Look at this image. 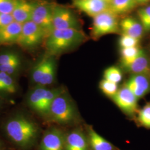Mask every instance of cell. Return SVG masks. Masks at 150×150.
<instances>
[{"label": "cell", "mask_w": 150, "mask_h": 150, "mask_svg": "<svg viewBox=\"0 0 150 150\" xmlns=\"http://www.w3.org/2000/svg\"><path fill=\"white\" fill-rule=\"evenodd\" d=\"M2 126L7 139L22 150L31 149L36 144L41 132L35 120L21 112L6 118Z\"/></svg>", "instance_id": "cell-1"}, {"label": "cell", "mask_w": 150, "mask_h": 150, "mask_svg": "<svg viewBox=\"0 0 150 150\" xmlns=\"http://www.w3.org/2000/svg\"><path fill=\"white\" fill-rule=\"evenodd\" d=\"M46 119L62 126L71 125L78 121L79 114L75 103L65 90L54 99Z\"/></svg>", "instance_id": "cell-2"}, {"label": "cell", "mask_w": 150, "mask_h": 150, "mask_svg": "<svg viewBox=\"0 0 150 150\" xmlns=\"http://www.w3.org/2000/svg\"><path fill=\"white\" fill-rule=\"evenodd\" d=\"M85 38L79 29L54 30L45 40L47 54L56 56L81 43Z\"/></svg>", "instance_id": "cell-3"}, {"label": "cell", "mask_w": 150, "mask_h": 150, "mask_svg": "<svg viewBox=\"0 0 150 150\" xmlns=\"http://www.w3.org/2000/svg\"><path fill=\"white\" fill-rule=\"evenodd\" d=\"M64 90L61 87L51 88L46 86H33L27 93L26 104L34 112L46 118L54 99Z\"/></svg>", "instance_id": "cell-4"}, {"label": "cell", "mask_w": 150, "mask_h": 150, "mask_svg": "<svg viewBox=\"0 0 150 150\" xmlns=\"http://www.w3.org/2000/svg\"><path fill=\"white\" fill-rule=\"evenodd\" d=\"M56 76L55 56L46 54L32 67L30 73L33 86H46L54 83Z\"/></svg>", "instance_id": "cell-5"}, {"label": "cell", "mask_w": 150, "mask_h": 150, "mask_svg": "<svg viewBox=\"0 0 150 150\" xmlns=\"http://www.w3.org/2000/svg\"><path fill=\"white\" fill-rule=\"evenodd\" d=\"M46 38V33L31 20L22 24L21 33L16 44L26 50L31 51L38 47Z\"/></svg>", "instance_id": "cell-6"}, {"label": "cell", "mask_w": 150, "mask_h": 150, "mask_svg": "<svg viewBox=\"0 0 150 150\" xmlns=\"http://www.w3.org/2000/svg\"><path fill=\"white\" fill-rule=\"evenodd\" d=\"M117 17L109 10L94 17L91 31L92 37L97 39L106 35L117 33L120 24Z\"/></svg>", "instance_id": "cell-7"}, {"label": "cell", "mask_w": 150, "mask_h": 150, "mask_svg": "<svg viewBox=\"0 0 150 150\" xmlns=\"http://www.w3.org/2000/svg\"><path fill=\"white\" fill-rule=\"evenodd\" d=\"M54 5L47 2H36L32 12L31 21L35 23L46 33L47 38L54 30Z\"/></svg>", "instance_id": "cell-8"}, {"label": "cell", "mask_w": 150, "mask_h": 150, "mask_svg": "<svg viewBox=\"0 0 150 150\" xmlns=\"http://www.w3.org/2000/svg\"><path fill=\"white\" fill-rule=\"evenodd\" d=\"M65 135L57 127L48 128L43 133L38 150H64Z\"/></svg>", "instance_id": "cell-9"}, {"label": "cell", "mask_w": 150, "mask_h": 150, "mask_svg": "<svg viewBox=\"0 0 150 150\" xmlns=\"http://www.w3.org/2000/svg\"><path fill=\"white\" fill-rule=\"evenodd\" d=\"M53 26L54 30L79 29V22L72 12L60 5H54Z\"/></svg>", "instance_id": "cell-10"}, {"label": "cell", "mask_w": 150, "mask_h": 150, "mask_svg": "<svg viewBox=\"0 0 150 150\" xmlns=\"http://www.w3.org/2000/svg\"><path fill=\"white\" fill-rule=\"evenodd\" d=\"M112 99L116 105L127 115H133L136 112L138 99L126 85L118 89Z\"/></svg>", "instance_id": "cell-11"}, {"label": "cell", "mask_w": 150, "mask_h": 150, "mask_svg": "<svg viewBox=\"0 0 150 150\" xmlns=\"http://www.w3.org/2000/svg\"><path fill=\"white\" fill-rule=\"evenodd\" d=\"M64 150H91L87 134L79 128L66 133Z\"/></svg>", "instance_id": "cell-12"}, {"label": "cell", "mask_w": 150, "mask_h": 150, "mask_svg": "<svg viewBox=\"0 0 150 150\" xmlns=\"http://www.w3.org/2000/svg\"><path fill=\"white\" fill-rule=\"evenodd\" d=\"M109 4L103 0H72L75 7L92 18L108 10Z\"/></svg>", "instance_id": "cell-13"}, {"label": "cell", "mask_w": 150, "mask_h": 150, "mask_svg": "<svg viewBox=\"0 0 150 150\" xmlns=\"http://www.w3.org/2000/svg\"><path fill=\"white\" fill-rule=\"evenodd\" d=\"M36 2L28 0H14L11 13L15 21L23 24L31 20L32 12Z\"/></svg>", "instance_id": "cell-14"}, {"label": "cell", "mask_w": 150, "mask_h": 150, "mask_svg": "<svg viewBox=\"0 0 150 150\" xmlns=\"http://www.w3.org/2000/svg\"><path fill=\"white\" fill-rule=\"evenodd\" d=\"M22 61L20 54L14 51L0 53V71L12 74L21 69Z\"/></svg>", "instance_id": "cell-15"}, {"label": "cell", "mask_w": 150, "mask_h": 150, "mask_svg": "<svg viewBox=\"0 0 150 150\" xmlns=\"http://www.w3.org/2000/svg\"><path fill=\"white\" fill-rule=\"evenodd\" d=\"M125 85L134 94L137 99L145 96L150 90V82L148 76L144 75H133Z\"/></svg>", "instance_id": "cell-16"}, {"label": "cell", "mask_w": 150, "mask_h": 150, "mask_svg": "<svg viewBox=\"0 0 150 150\" xmlns=\"http://www.w3.org/2000/svg\"><path fill=\"white\" fill-rule=\"evenodd\" d=\"M22 24L12 22L0 31V46L16 44L21 33Z\"/></svg>", "instance_id": "cell-17"}, {"label": "cell", "mask_w": 150, "mask_h": 150, "mask_svg": "<svg viewBox=\"0 0 150 150\" xmlns=\"http://www.w3.org/2000/svg\"><path fill=\"white\" fill-rule=\"evenodd\" d=\"M86 130L91 150H118L111 142L98 134L91 126H88Z\"/></svg>", "instance_id": "cell-18"}, {"label": "cell", "mask_w": 150, "mask_h": 150, "mask_svg": "<svg viewBox=\"0 0 150 150\" xmlns=\"http://www.w3.org/2000/svg\"><path fill=\"white\" fill-rule=\"evenodd\" d=\"M123 67L133 75L139 74L147 76L150 75V62L144 51L134 61Z\"/></svg>", "instance_id": "cell-19"}, {"label": "cell", "mask_w": 150, "mask_h": 150, "mask_svg": "<svg viewBox=\"0 0 150 150\" xmlns=\"http://www.w3.org/2000/svg\"><path fill=\"white\" fill-rule=\"evenodd\" d=\"M120 26L123 35H126L139 40L142 37L144 28L141 23L134 18L126 17L120 23Z\"/></svg>", "instance_id": "cell-20"}, {"label": "cell", "mask_w": 150, "mask_h": 150, "mask_svg": "<svg viewBox=\"0 0 150 150\" xmlns=\"http://www.w3.org/2000/svg\"><path fill=\"white\" fill-rule=\"evenodd\" d=\"M18 91V85L15 77L0 71V97L12 96Z\"/></svg>", "instance_id": "cell-21"}, {"label": "cell", "mask_w": 150, "mask_h": 150, "mask_svg": "<svg viewBox=\"0 0 150 150\" xmlns=\"http://www.w3.org/2000/svg\"><path fill=\"white\" fill-rule=\"evenodd\" d=\"M137 5L136 0H112L109 4V10L118 16L131 11Z\"/></svg>", "instance_id": "cell-22"}, {"label": "cell", "mask_w": 150, "mask_h": 150, "mask_svg": "<svg viewBox=\"0 0 150 150\" xmlns=\"http://www.w3.org/2000/svg\"><path fill=\"white\" fill-rule=\"evenodd\" d=\"M142 50H140L138 46L121 48V61L123 67L131 63L142 52Z\"/></svg>", "instance_id": "cell-23"}, {"label": "cell", "mask_w": 150, "mask_h": 150, "mask_svg": "<svg viewBox=\"0 0 150 150\" xmlns=\"http://www.w3.org/2000/svg\"><path fill=\"white\" fill-rule=\"evenodd\" d=\"M122 73L116 66H111L107 68L103 72V79L118 84L122 79Z\"/></svg>", "instance_id": "cell-24"}, {"label": "cell", "mask_w": 150, "mask_h": 150, "mask_svg": "<svg viewBox=\"0 0 150 150\" xmlns=\"http://www.w3.org/2000/svg\"><path fill=\"white\" fill-rule=\"evenodd\" d=\"M99 88L105 95L111 98L118 91V84L105 79L100 81Z\"/></svg>", "instance_id": "cell-25"}, {"label": "cell", "mask_w": 150, "mask_h": 150, "mask_svg": "<svg viewBox=\"0 0 150 150\" xmlns=\"http://www.w3.org/2000/svg\"><path fill=\"white\" fill-rule=\"evenodd\" d=\"M137 121L143 127L150 129V103H146L139 110Z\"/></svg>", "instance_id": "cell-26"}, {"label": "cell", "mask_w": 150, "mask_h": 150, "mask_svg": "<svg viewBox=\"0 0 150 150\" xmlns=\"http://www.w3.org/2000/svg\"><path fill=\"white\" fill-rule=\"evenodd\" d=\"M141 23L145 31L150 30V6L141 8L138 11Z\"/></svg>", "instance_id": "cell-27"}, {"label": "cell", "mask_w": 150, "mask_h": 150, "mask_svg": "<svg viewBox=\"0 0 150 150\" xmlns=\"http://www.w3.org/2000/svg\"><path fill=\"white\" fill-rule=\"evenodd\" d=\"M139 40L137 38L126 35H122L119 40V45L121 48L137 47L139 42Z\"/></svg>", "instance_id": "cell-28"}, {"label": "cell", "mask_w": 150, "mask_h": 150, "mask_svg": "<svg viewBox=\"0 0 150 150\" xmlns=\"http://www.w3.org/2000/svg\"><path fill=\"white\" fill-rule=\"evenodd\" d=\"M14 5V0H0V12L11 14Z\"/></svg>", "instance_id": "cell-29"}, {"label": "cell", "mask_w": 150, "mask_h": 150, "mask_svg": "<svg viewBox=\"0 0 150 150\" xmlns=\"http://www.w3.org/2000/svg\"><path fill=\"white\" fill-rule=\"evenodd\" d=\"M13 21L14 19L11 14L0 12V31Z\"/></svg>", "instance_id": "cell-30"}, {"label": "cell", "mask_w": 150, "mask_h": 150, "mask_svg": "<svg viewBox=\"0 0 150 150\" xmlns=\"http://www.w3.org/2000/svg\"><path fill=\"white\" fill-rule=\"evenodd\" d=\"M0 150H8L6 147L5 143L0 139Z\"/></svg>", "instance_id": "cell-31"}, {"label": "cell", "mask_w": 150, "mask_h": 150, "mask_svg": "<svg viewBox=\"0 0 150 150\" xmlns=\"http://www.w3.org/2000/svg\"><path fill=\"white\" fill-rule=\"evenodd\" d=\"M150 0H138L137 4H143L150 2Z\"/></svg>", "instance_id": "cell-32"}, {"label": "cell", "mask_w": 150, "mask_h": 150, "mask_svg": "<svg viewBox=\"0 0 150 150\" xmlns=\"http://www.w3.org/2000/svg\"><path fill=\"white\" fill-rule=\"evenodd\" d=\"M103 1H106L107 2H108L109 4H110V2L112 1V0H103Z\"/></svg>", "instance_id": "cell-33"}, {"label": "cell", "mask_w": 150, "mask_h": 150, "mask_svg": "<svg viewBox=\"0 0 150 150\" xmlns=\"http://www.w3.org/2000/svg\"><path fill=\"white\" fill-rule=\"evenodd\" d=\"M2 97H0V106H1V103H2Z\"/></svg>", "instance_id": "cell-34"}, {"label": "cell", "mask_w": 150, "mask_h": 150, "mask_svg": "<svg viewBox=\"0 0 150 150\" xmlns=\"http://www.w3.org/2000/svg\"><path fill=\"white\" fill-rule=\"evenodd\" d=\"M136 2H137V1H138V0H136Z\"/></svg>", "instance_id": "cell-35"}]
</instances>
